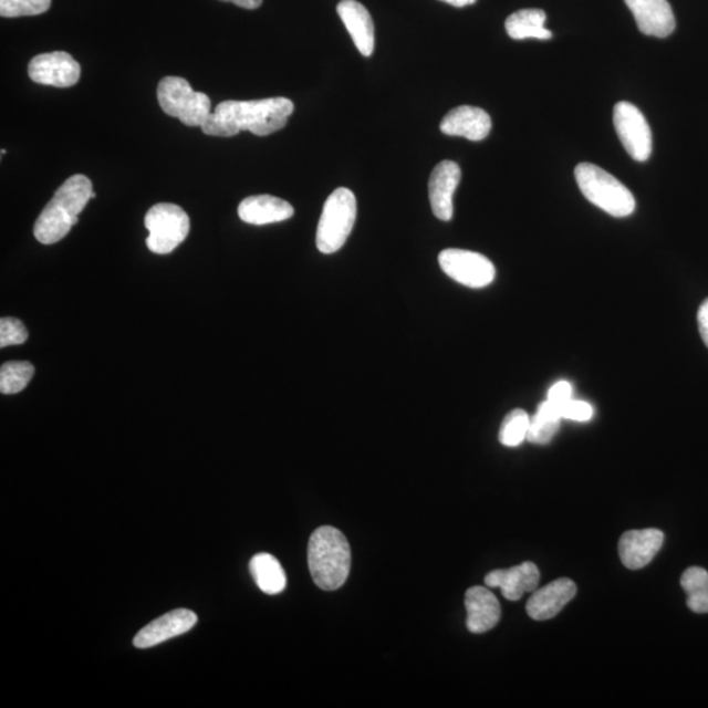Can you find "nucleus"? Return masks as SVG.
Returning a JSON list of instances; mask_svg holds the SVG:
<instances>
[{"mask_svg": "<svg viewBox=\"0 0 708 708\" xmlns=\"http://www.w3.org/2000/svg\"><path fill=\"white\" fill-rule=\"evenodd\" d=\"M294 104L287 97L263 101H228L216 106L202 132L212 137H233L242 131L266 137L283 129L293 115Z\"/></svg>", "mask_w": 708, "mask_h": 708, "instance_id": "obj_1", "label": "nucleus"}, {"mask_svg": "<svg viewBox=\"0 0 708 708\" xmlns=\"http://www.w3.org/2000/svg\"><path fill=\"white\" fill-rule=\"evenodd\" d=\"M96 194L87 176H71L56 190L34 225V237L42 244L60 242L80 222V215Z\"/></svg>", "mask_w": 708, "mask_h": 708, "instance_id": "obj_2", "label": "nucleus"}, {"mask_svg": "<svg viewBox=\"0 0 708 708\" xmlns=\"http://www.w3.org/2000/svg\"><path fill=\"white\" fill-rule=\"evenodd\" d=\"M308 561L314 583L323 591H336L350 576V543L336 528H319L310 537Z\"/></svg>", "mask_w": 708, "mask_h": 708, "instance_id": "obj_3", "label": "nucleus"}, {"mask_svg": "<svg viewBox=\"0 0 708 708\" xmlns=\"http://www.w3.org/2000/svg\"><path fill=\"white\" fill-rule=\"evenodd\" d=\"M575 179L587 201L613 217L632 216L636 202L632 192L612 174L592 163H580Z\"/></svg>", "mask_w": 708, "mask_h": 708, "instance_id": "obj_4", "label": "nucleus"}, {"mask_svg": "<svg viewBox=\"0 0 708 708\" xmlns=\"http://www.w3.org/2000/svg\"><path fill=\"white\" fill-rule=\"evenodd\" d=\"M357 217L356 196L348 188H337L324 204L316 230V247L322 253H335L350 238Z\"/></svg>", "mask_w": 708, "mask_h": 708, "instance_id": "obj_5", "label": "nucleus"}, {"mask_svg": "<svg viewBox=\"0 0 708 708\" xmlns=\"http://www.w3.org/2000/svg\"><path fill=\"white\" fill-rule=\"evenodd\" d=\"M158 102L163 112L187 126H202L211 115L210 97L195 91L184 77H163L158 86Z\"/></svg>", "mask_w": 708, "mask_h": 708, "instance_id": "obj_6", "label": "nucleus"}, {"mask_svg": "<svg viewBox=\"0 0 708 708\" xmlns=\"http://www.w3.org/2000/svg\"><path fill=\"white\" fill-rule=\"evenodd\" d=\"M145 228L150 232L146 239L148 250L167 254L187 239L190 221L187 212L179 205L158 204L147 211Z\"/></svg>", "mask_w": 708, "mask_h": 708, "instance_id": "obj_7", "label": "nucleus"}, {"mask_svg": "<svg viewBox=\"0 0 708 708\" xmlns=\"http://www.w3.org/2000/svg\"><path fill=\"white\" fill-rule=\"evenodd\" d=\"M438 263L450 279L471 289H481L494 280L496 269L485 254L448 248L438 257Z\"/></svg>", "mask_w": 708, "mask_h": 708, "instance_id": "obj_8", "label": "nucleus"}, {"mask_svg": "<svg viewBox=\"0 0 708 708\" xmlns=\"http://www.w3.org/2000/svg\"><path fill=\"white\" fill-rule=\"evenodd\" d=\"M614 126L623 147L636 162H646L653 154V133L643 113L628 102L614 106Z\"/></svg>", "mask_w": 708, "mask_h": 708, "instance_id": "obj_9", "label": "nucleus"}, {"mask_svg": "<svg viewBox=\"0 0 708 708\" xmlns=\"http://www.w3.org/2000/svg\"><path fill=\"white\" fill-rule=\"evenodd\" d=\"M28 75L34 83L69 88L80 82L81 65L66 52L39 54L28 65Z\"/></svg>", "mask_w": 708, "mask_h": 708, "instance_id": "obj_10", "label": "nucleus"}, {"mask_svg": "<svg viewBox=\"0 0 708 708\" xmlns=\"http://www.w3.org/2000/svg\"><path fill=\"white\" fill-rule=\"evenodd\" d=\"M460 168L456 162L444 160L438 163L429 177V201L434 215L448 222L455 215L452 197L459 186Z\"/></svg>", "mask_w": 708, "mask_h": 708, "instance_id": "obj_11", "label": "nucleus"}, {"mask_svg": "<svg viewBox=\"0 0 708 708\" xmlns=\"http://www.w3.org/2000/svg\"><path fill=\"white\" fill-rule=\"evenodd\" d=\"M196 623L197 615L194 612L188 608H177L142 628L134 637V646L140 649L158 646L163 642L190 632Z\"/></svg>", "mask_w": 708, "mask_h": 708, "instance_id": "obj_12", "label": "nucleus"}, {"mask_svg": "<svg viewBox=\"0 0 708 708\" xmlns=\"http://www.w3.org/2000/svg\"><path fill=\"white\" fill-rule=\"evenodd\" d=\"M643 34L668 38L676 30V18L668 0H625Z\"/></svg>", "mask_w": 708, "mask_h": 708, "instance_id": "obj_13", "label": "nucleus"}, {"mask_svg": "<svg viewBox=\"0 0 708 708\" xmlns=\"http://www.w3.org/2000/svg\"><path fill=\"white\" fill-rule=\"evenodd\" d=\"M664 543L663 531L657 529L629 530L621 537L620 556L628 570H641L654 561Z\"/></svg>", "mask_w": 708, "mask_h": 708, "instance_id": "obj_14", "label": "nucleus"}, {"mask_svg": "<svg viewBox=\"0 0 708 708\" xmlns=\"http://www.w3.org/2000/svg\"><path fill=\"white\" fill-rule=\"evenodd\" d=\"M491 127L490 115L486 111L470 105L451 110L440 124V129L446 136L464 137L473 142L487 138Z\"/></svg>", "mask_w": 708, "mask_h": 708, "instance_id": "obj_15", "label": "nucleus"}, {"mask_svg": "<svg viewBox=\"0 0 708 708\" xmlns=\"http://www.w3.org/2000/svg\"><path fill=\"white\" fill-rule=\"evenodd\" d=\"M577 587L571 579H558L555 582L537 590L527 604L529 617L534 621L554 618L562 608L576 596Z\"/></svg>", "mask_w": 708, "mask_h": 708, "instance_id": "obj_16", "label": "nucleus"}, {"mask_svg": "<svg viewBox=\"0 0 708 708\" xmlns=\"http://www.w3.org/2000/svg\"><path fill=\"white\" fill-rule=\"evenodd\" d=\"M466 625L472 634H485L498 625L501 607L494 594L483 586H472L466 592Z\"/></svg>", "mask_w": 708, "mask_h": 708, "instance_id": "obj_17", "label": "nucleus"}, {"mask_svg": "<svg viewBox=\"0 0 708 708\" xmlns=\"http://www.w3.org/2000/svg\"><path fill=\"white\" fill-rule=\"evenodd\" d=\"M540 571L534 563L525 562L508 570H496L485 579L486 585L499 587L509 601H519L523 594L534 592L540 584Z\"/></svg>", "mask_w": 708, "mask_h": 708, "instance_id": "obj_18", "label": "nucleus"}, {"mask_svg": "<svg viewBox=\"0 0 708 708\" xmlns=\"http://www.w3.org/2000/svg\"><path fill=\"white\" fill-rule=\"evenodd\" d=\"M336 10L358 52L371 56L375 46V31L369 11L357 0H342Z\"/></svg>", "mask_w": 708, "mask_h": 708, "instance_id": "obj_19", "label": "nucleus"}, {"mask_svg": "<svg viewBox=\"0 0 708 708\" xmlns=\"http://www.w3.org/2000/svg\"><path fill=\"white\" fill-rule=\"evenodd\" d=\"M238 215L246 223L263 226L288 221L294 216V208L279 197L251 196L240 202Z\"/></svg>", "mask_w": 708, "mask_h": 708, "instance_id": "obj_20", "label": "nucleus"}, {"mask_svg": "<svg viewBox=\"0 0 708 708\" xmlns=\"http://www.w3.org/2000/svg\"><path fill=\"white\" fill-rule=\"evenodd\" d=\"M546 12L538 9L520 10L512 13L506 21V31L513 40H550L551 31L548 30Z\"/></svg>", "mask_w": 708, "mask_h": 708, "instance_id": "obj_21", "label": "nucleus"}, {"mask_svg": "<svg viewBox=\"0 0 708 708\" xmlns=\"http://www.w3.org/2000/svg\"><path fill=\"white\" fill-rule=\"evenodd\" d=\"M250 572L261 592L275 596L285 591L287 575L282 565L271 554H258L251 559Z\"/></svg>", "mask_w": 708, "mask_h": 708, "instance_id": "obj_22", "label": "nucleus"}, {"mask_svg": "<svg viewBox=\"0 0 708 708\" xmlns=\"http://www.w3.org/2000/svg\"><path fill=\"white\" fill-rule=\"evenodd\" d=\"M563 420L561 406L550 400L541 403L533 417H530V427L527 440L535 445H546L558 434Z\"/></svg>", "mask_w": 708, "mask_h": 708, "instance_id": "obj_23", "label": "nucleus"}, {"mask_svg": "<svg viewBox=\"0 0 708 708\" xmlns=\"http://www.w3.org/2000/svg\"><path fill=\"white\" fill-rule=\"evenodd\" d=\"M681 586L688 594V604L691 612L697 614L708 613V572L700 566H690L681 576Z\"/></svg>", "mask_w": 708, "mask_h": 708, "instance_id": "obj_24", "label": "nucleus"}, {"mask_svg": "<svg viewBox=\"0 0 708 708\" xmlns=\"http://www.w3.org/2000/svg\"><path fill=\"white\" fill-rule=\"evenodd\" d=\"M34 375V366L27 361H11L0 367V393L19 394L30 385Z\"/></svg>", "mask_w": 708, "mask_h": 708, "instance_id": "obj_25", "label": "nucleus"}, {"mask_svg": "<svg viewBox=\"0 0 708 708\" xmlns=\"http://www.w3.org/2000/svg\"><path fill=\"white\" fill-rule=\"evenodd\" d=\"M530 416L523 409H513L502 420L499 441L507 448H516L528 438Z\"/></svg>", "mask_w": 708, "mask_h": 708, "instance_id": "obj_26", "label": "nucleus"}, {"mask_svg": "<svg viewBox=\"0 0 708 708\" xmlns=\"http://www.w3.org/2000/svg\"><path fill=\"white\" fill-rule=\"evenodd\" d=\"M52 0H0L2 18L38 17L51 9Z\"/></svg>", "mask_w": 708, "mask_h": 708, "instance_id": "obj_27", "label": "nucleus"}, {"mask_svg": "<svg viewBox=\"0 0 708 708\" xmlns=\"http://www.w3.org/2000/svg\"><path fill=\"white\" fill-rule=\"evenodd\" d=\"M28 340V331L23 322L17 317H2L0 321V346L24 344Z\"/></svg>", "mask_w": 708, "mask_h": 708, "instance_id": "obj_28", "label": "nucleus"}, {"mask_svg": "<svg viewBox=\"0 0 708 708\" xmlns=\"http://www.w3.org/2000/svg\"><path fill=\"white\" fill-rule=\"evenodd\" d=\"M561 414L565 420L585 423L592 419L594 410L590 403L572 398L561 406Z\"/></svg>", "mask_w": 708, "mask_h": 708, "instance_id": "obj_29", "label": "nucleus"}, {"mask_svg": "<svg viewBox=\"0 0 708 708\" xmlns=\"http://www.w3.org/2000/svg\"><path fill=\"white\" fill-rule=\"evenodd\" d=\"M573 388L570 382L561 381L550 388L548 400L555 403L558 406L564 405L565 402L572 399Z\"/></svg>", "mask_w": 708, "mask_h": 708, "instance_id": "obj_30", "label": "nucleus"}, {"mask_svg": "<svg viewBox=\"0 0 708 708\" xmlns=\"http://www.w3.org/2000/svg\"><path fill=\"white\" fill-rule=\"evenodd\" d=\"M698 327L700 337H702L708 348V299L700 304L698 310Z\"/></svg>", "mask_w": 708, "mask_h": 708, "instance_id": "obj_31", "label": "nucleus"}, {"mask_svg": "<svg viewBox=\"0 0 708 708\" xmlns=\"http://www.w3.org/2000/svg\"><path fill=\"white\" fill-rule=\"evenodd\" d=\"M221 2L232 3L246 10H257L263 0H221Z\"/></svg>", "mask_w": 708, "mask_h": 708, "instance_id": "obj_32", "label": "nucleus"}, {"mask_svg": "<svg viewBox=\"0 0 708 708\" xmlns=\"http://www.w3.org/2000/svg\"><path fill=\"white\" fill-rule=\"evenodd\" d=\"M441 2L460 9V7L476 4L478 0H441Z\"/></svg>", "mask_w": 708, "mask_h": 708, "instance_id": "obj_33", "label": "nucleus"}]
</instances>
